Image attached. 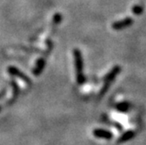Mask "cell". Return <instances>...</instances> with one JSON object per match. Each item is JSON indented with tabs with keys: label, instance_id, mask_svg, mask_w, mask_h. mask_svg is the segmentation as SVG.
I'll list each match as a JSON object with an SVG mask.
<instances>
[{
	"label": "cell",
	"instance_id": "obj_2",
	"mask_svg": "<svg viewBox=\"0 0 146 145\" xmlns=\"http://www.w3.org/2000/svg\"><path fill=\"white\" fill-rule=\"evenodd\" d=\"M120 72H121V67H119V66H115V67H114L107 73V75L104 77V80H103L104 84H103V87H102V90L100 91V93H99V97L100 98H102L106 94V92L108 91V89L110 87L111 83L114 81L115 77L117 76V74Z\"/></svg>",
	"mask_w": 146,
	"mask_h": 145
},
{
	"label": "cell",
	"instance_id": "obj_4",
	"mask_svg": "<svg viewBox=\"0 0 146 145\" xmlns=\"http://www.w3.org/2000/svg\"><path fill=\"white\" fill-rule=\"evenodd\" d=\"M131 24H132V20L130 19H126L124 20L114 23L113 25H112V27L115 30H122V29H124V28L128 27V26H129Z\"/></svg>",
	"mask_w": 146,
	"mask_h": 145
},
{
	"label": "cell",
	"instance_id": "obj_6",
	"mask_svg": "<svg viewBox=\"0 0 146 145\" xmlns=\"http://www.w3.org/2000/svg\"><path fill=\"white\" fill-rule=\"evenodd\" d=\"M128 104L126 103V102H123V103H121L119 106L117 107V109H119V110H122V111H125V110H127L128 109Z\"/></svg>",
	"mask_w": 146,
	"mask_h": 145
},
{
	"label": "cell",
	"instance_id": "obj_1",
	"mask_svg": "<svg viewBox=\"0 0 146 145\" xmlns=\"http://www.w3.org/2000/svg\"><path fill=\"white\" fill-rule=\"evenodd\" d=\"M74 66L76 71L77 83L79 85H82L83 83L86 82V78L83 74V60L80 50L75 49L74 51Z\"/></svg>",
	"mask_w": 146,
	"mask_h": 145
},
{
	"label": "cell",
	"instance_id": "obj_5",
	"mask_svg": "<svg viewBox=\"0 0 146 145\" xmlns=\"http://www.w3.org/2000/svg\"><path fill=\"white\" fill-rule=\"evenodd\" d=\"M135 136V132L134 131H128V132L124 133L120 138L117 140V143H123V142H126L129 140H131Z\"/></svg>",
	"mask_w": 146,
	"mask_h": 145
},
{
	"label": "cell",
	"instance_id": "obj_3",
	"mask_svg": "<svg viewBox=\"0 0 146 145\" xmlns=\"http://www.w3.org/2000/svg\"><path fill=\"white\" fill-rule=\"evenodd\" d=\"M93 135L97 138H102V139H106V140H110L113 138V135L111 132L108 130H104L102 128H96L93 131Z\"/></svg>",
	"mask_w": 146,
	"mask_h": 145
}]
</instances>
